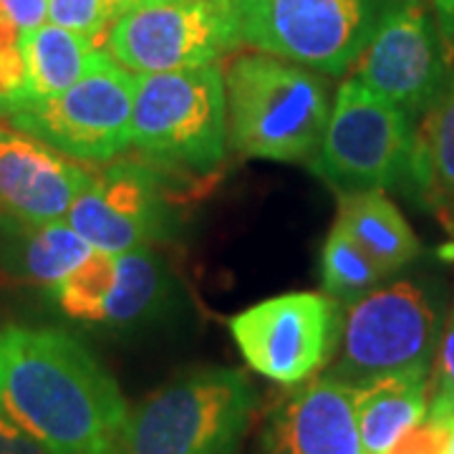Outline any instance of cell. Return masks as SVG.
<instances>
[{"mask_svg": "<svg viewBox=\"0 0 454 454\" xmlns=\"http://www.w3.org/2000/svg\"><path fill=\"white\" fill-rule=\"evenodd\" d=\"M0 411L53 454H119L129 417L114 376L56 328L0 325Z\"/></svg>", "mask_w": 454, "mask_h": 454, "instance_id": "cell-1", "label": "cell"}, {"mask_svg": "<svg viewBox=\"0 0 454 454\" xmlns=\"http://www.w3.org/2000/svg\"><path fill=\"white\" fill-rule=\"evenodd\" d=\"M225 94L235 152L268 162H313L331 114L318 71L260 51L243 53L225 68Z\"/></svg>", "mask_w": 454, "mask_h": 454, "instance_id": "cell-2", "label": "cell"}, {"mask_svg": "<svg viewBox=\"0 0 454 454\" xmlns=\"http://www.w3.org/2000/svg\"><path fill=\"white\" fill-rule=\"evenodd\" d=\"M255 409L238 369H197L129 409L119 454H235Z\"/></svg>", "mask_w": 454, "mask_h": 454, "instance_id": "cell-3", "label": "cell"}, {"mask_svg": "<svg viewBox=\"0 0 454 454\" xmlns=\"http://www.w3.org/2000/svg\"><path fill=\"white\" fill-rule=\"evenodd\" d=\"M131 146L172 172H210L227 146L225 71L217 64L139 74Z\"/></svg>", "mask_w": 454, "mask_h": 454, "instance_id": "cell-4", "label": "cell"}, {"mask_svg": "<svg viewBox=\"0 0 454 454\" xmlns=\"http://www.w3.org/2000/svg\"><path fill=\"white\" fill-rule=\"evenodd\" d=\"M384 0H232L240 46L340 76L366 49Z\"/></svg>", "mask_w": 454, "mask_h": 454, "instance_id": "cell-5", "label": "cell"}, {"mask_svg": "<svg viewBox=\"0 0 454 454\" xmlns=\"http://www.w3.org/2000/svg\"><path fill=\"white\" fill-rule=\"evenodd\" d=\"M411 116L348 76L331 104L310 169L339 192H384L411 177Z\"/></svg>", "mask_w": 454, "mask_h": 454, "instance_id": "cell-6", "label": "cell"}, {"mask_svg": "<svg viewBox=\"0 0 454 454\" xmlns=\"http://www.w3.org/2000/svg\"><path fill=\"white\" fill-rule=\"evenodd\" d=\"M437 348V310L411 280L376 286L343 309L331 376L361 387L404 372H429Z\"/></svg>", "mask_w": 454, "mask_h": 454, "instance_id": "cell-7", "label": "cell"}, {"mask_svg": "<svg viewBox=\"0 0 454 454\" xmlns=\"http://www.w3.org/2000/svg\"><path fill=\"white\" fill-rule=\"evenodd\" d=\"M137 74L98 49L64 94L13 112L5 121L76 162L106 164L131 146Z\"/></svg>", "mask_w": 454, "mask_h": 454, "instance_id": "cell-8", "label": "cell"}, {"mask_svg": "<svg viewBox=\"0 0 454 454\" xmlns=\"http://www.w3.org/2000/svg\"><path fill=\"white\" fill-rule=\"evenodd\" d=\"M238 46L232 0H131L104 41L137 76L217 64Z\"/></svg>", "mask_w": 454, "mask_h": 454, "instance_id": "cell-9", "label": "cell"}, {"mask_svg": "<svg viewBox=\"0 0 454 454\" xmlns=\"http://www.w3.org/2000/svg\"><path fill=\"white\" fill-rule=\"evenodd\" d=\"M343 310L325 293H283L230 318V333L260 376L298 387L336 354Z\"/></svg>", "mask_w": 454, "mask_h": 454, "instance_id": "cell-10", "label": "cell"}, {"mask_svg": "<svg viewBox=\"0 0 454 454\" xmlns=\"http://www.w3.org/2000/svg\"><path fill=\"white\" fill-rule=\"evenodd\" d=\"M450 53L427 0H384L351 76L414 116L444 89Z\"/></svg>", "mask_w": 454, "mask_h": 454, "instance_id": "cell-11", "label": "cell"}, {"mask_svg": "<svg viewBox=\"0 0 454 454\" xmlns=\"http://www.w3.org/2000/svg\"><path fill=\"white\" fill-rule=\"evenodd\" d=\"M167 167L119 157L91 177L76 197L66 223L94 250L127 253L162 240L169 230Z\"/></svg>", "mask_w": 454, "mask_h": 454, "instance_id": "cell-12", "label": "cell"}, {"mask_svg": "<svg viewBox=\"0 0 454 454\" xmlns=\"http://www.w3.org/2000/svg\"><path fill=\"white\" fill-rule=\"evenodd\" d=\"M167 291L169 276L162 258L152 245H142L127 253L94 250L49 293L74 321L134 325L160 310Z\"/></svg>", "mask_w": 454, "mask_h": 454, "instance_id": "cell-13", "label": "cell"}, {"mask_svg": "<svg viewBox=\"0 0 454 454\" xmlns=\"http://www.w3.org/2000/svg\"><path fill=\"white\" fill-rule=\"evenodd\" d=\"M91 172L46 142L0 124V215L20 223L66 220Z\"/></svg>", "mask_w": 454, "mask_h": 454, "instance_id": "cell-14", "label": "cell"}, {"mask_svg": "<svg viewBox=\"0 0 454 454\" xmlns=\"http://www.w3.org/2000/svg\"><path fill=\"white\" fill-rule=\"evenodd\" d=\"M265 454H366L358 434L356 387L331 373L298 384L268 419Z\"/></svg>", "mask_w": 454, "mask_h": 454, "instance_id": "cell-15", "label": "cell"}, {"mask_svg": "<svg viewBox=\"0 0 454 454\" xmlns=\"http://www.w3.org/2000/svg\"><path fill=\"white\" fill-rule=\"evenodd\" d=\"M91 253L94 247L66 220L20 223L0 215V260L8 273L33 286L56 288Z\"/></svg>", "mask_w": 454, "mask_h": 454, "instance_id": "cell-16", "label": "cell"}, {"mask_svg": "<svg viewBox=\"0 0 454 454\" xmlns=\"http://www.w3.org/2000/svg\"><path fill=\"white\" fill-rule=\"evenodd\" d=\"M429 372L389 373L356 387L358 434L366 454H389L409 429L427 419Z\"/></svg>", "mask_w": 454, "mask_h": 454, "instance_id": "cell-17", "label": "cell"}, {"mask_svg": "<svg viewBox=\"0 0 454 454\" xmlns=\"http://www.w3.org/2000/svg\"><path fill=\"white\" fill-rule=\"evenodd\" d=\"M409 179L454 235V74L414 129Z\"/></svg>", "mask_w": 454, "mask_h": 454, "instance_id": "cell-18", "label": "cell"}, {"mask_svg": "<svg viewBox=\"0 0 454 454\" xmlns=\"http://www.w3.org/2000/svg\"><path fill=\"white\" fill-rule=\"evenodd\" d=\"M339 220L389 276L419 258L422 245L404 215L381 190L339 192Z\"/></svg>", "mask_w": 454, "mask_h": 454, "instance_id": "cell-19", "label": "cell"}, {"mask_svg": "<svg viewBox=\"0 0 454 454\" xmlns=\"http://www.w3.org/2000/svg\"><path fill=\"white\" fill-rule=\"evenodd\" d=\"M26 59V101L23 106L41 104L64 94L79 82L97 53L98 46L79 33L66 31L56 23H43L26 33L23 41ZM20 106V109H23Z\"/></svg>", "mask_w": 454, "mask_h": 454, "instance_id": "cell-20", "label": "cell"}, {"mask_svg": "<svg viewBox=\"0 0 454 454\" xmlns=\"http://www.w3.org/2000/svg\"><path fill=\"white\" fill-rule=\"evenodd\" d=\"M321 278H324L325 295L348 306L351 301L376 288L379 280L387 278V273L336 220L325 235L324 253H321Z\"/></svg>", "mask_w": 454, "mask_h": 454, "instance_id": "cell-21", "label": "cell"}, {"mask_svg": "<svg viewBox=\"0 0 454 454\" xmlns=\"http://www.w3.org/2000/svg\"><path fill=\"white\" fill-rule=\"evenodd\" d=\"M131 0H49V23L74 31L104 49V41Z\"/></svg>", "mask_w": 454, "mask_h": 454, "instance_id": "cell-22", "label": "cell"}, {"mask_svg": "<svg viewBox=\"0 0 454 454\" xmlns=\"http://www.w3.org/2000/svg\"><path fill=\"white\" fill-rule=\"evenodd\" d=\"M434 354L437 356L432 372V399L427 417L442 419L454 411V309Z\"/></svg>", "mask_w": 454, "mask_h": 454, "instance_id": "cell-23", "label": "cell"}, {"mask_svg": "<svg viewBox=\"0 0 454 454\" xmlns=\"http://www.w3.org/2000/svg\"><path fill=\"white\" fill-rule=\"evenodd\" d=\"M26 101V59L23 46L0 51V116L8 119Z\"/></svg>", "mask_w": 454, "mask_h": 454, "instance_id": "cell-24", "label": "cell"}, {"mask_svg": "<svg viewBox=\"0 0 454 454\" xmlns=\"http://www.w3.org/2000/svg\"><path fill=\"white\" fill-rule=\"evenodd\" d=\"M389 454H447V429L444 422L427 417L414 429L394 444Z\"/></svg>", "mask_w": 454, "mask_h": 454, "instance_id": "cell-25", "label": "cell"}, {"mask_svg": "<svg viewBox=\"0 0 454 454\" xmlns=\"http://www.w3.org/2000/svg\"><path fill=\"white\" fill-rule=\"evenodd\" d=\"M0 16L23 33H31L49 23V0H0Z\"/></svg>", "mask_w": 454, "mask_h": 454, "instance_id": "cell-26", "label": "cell"}, {"mask_svg": "<svg viewBox=\"0 0 454 454\" xmlns=\"http://www.w3.org/2000/svg\"><path fill=\"white\" fill-rule=\"evenodd\" d=\"M0 454H53L41 444L38 439L31 437L26 429H20L13 419H8L0 411Z\"/></svg>", "mask_w": 454, "mask_h": 454, "instance_id": "cell-27", "label": "cell"}, {"mask_svg": "<svg viewBox=\"0 0 454 454\" xmlns=\"http://www.w3.org/2000/svg\"><path fill=\"white\" fill-rule=\"evenodd\" d=\"M432 5H434L439 31L444 35L447 46L454 49V0H432Z\"/></svg>", "mask_w": 454, "mask_h": 454, "instance_id": "cell-28", "label": "cell"}, {"mask_svg": "<svg viewBox=\"0 0 454 454\" xmlns=\"http://www.w3.org/2000/svg\"><path fill=\"white\" fill-rule=\"evenodd\" d=\"M439 422H444V429H447V454H454V411L447 414V417H442Z\"/></svg>", "mask_w": 454, "mask_h": 454, "instance_id": "cell-29", "label": "cell"}]
</instances>
